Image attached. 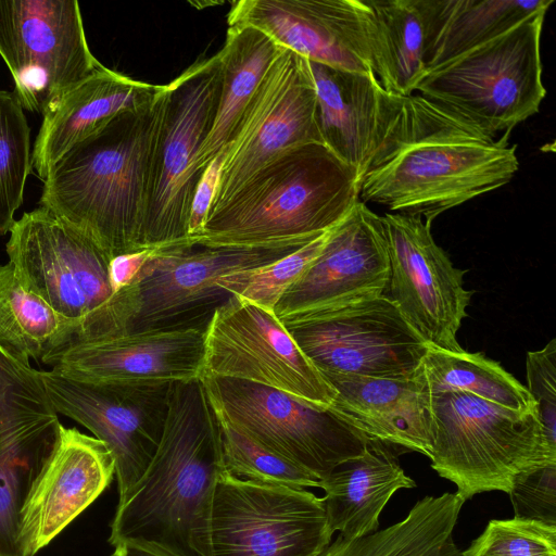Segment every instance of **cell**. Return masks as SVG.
Returning a JSON list of instances; mask_svg holds the SVG:
<instances>
[{
  "instance_id": "obj_1",
  "label": "cell",
  "mask_w": 556,
  "mask_h": 556,
  "mask_svg": "<svg viewBox=\"0 0 556 556\" xmlns=\"http://www.w3.org/2000/svg\"><path fill=\"white\" fill-rule=\"evenodd\" d=\"M508 136L495 139L417 93L404 97L359 176V200L431 225L440 214L514 178L519 161Z\"/></svg>"
},
{
  "instance_id": "obj_2",
  "label": "cell",
  "mask_w": 556,
  "mask_h": 556,
  "mask_svg": "<svg viewBox=\"0 0 556 556\" xmlns=\"http://www.w3.org/2000/svg\"><path fill=\"white\" fill-rule=\"evenodd\" d=\"M224 470L219 421L200 378L173 382L160 444L117 505L109 542L160 556H214L212 508Z\"/></svg>"
},
{
  "instance_id": "obj_3",
  "label": "cell",
  "mask_w": 556,
  "mask_h": 556,
  "mask_svg": "<svg viewBox=\"0 0 556 556\" xmlns=\"http://www.w3.org/2000/svg\"><path fill=\"white\" fill-rule=\"evenodd\" d=\"M167 98L124 111L73 144L43 180L39 206L91 238L111 258L144 250L151 174Z\"/></svg>"
},
{
  "instance_id": "obj_4",
  "label": "cell",
  "mask_w": 556,
  "mask_h": 556,
  "mask_svg": "<svg viewBox=\"0 0 556 556\" xmlns=\"http://www.w3.org/2000/svg\"><path fill=\"white\" fill-rule=\"evenodd\" d=\"M359 201L357 172L326 144L292 148L265 164L228 201L208 213L202 247L306 244L336 227Z\"/></svg>"
},
{
  "instance_id": "obj_5",
  "label": "cell",
  "mask_w": 556,
  "mask_h": 556,
  "mask_svg": "<svg viewBox=\"0 0 556 556\" xmlns=\"http://www.w3.org/2000/svg\"><path fill=\"white\" fill-rule=\"evenodd\" d=\"M431 467L465 501L509 493L522 473L556 463L536 406L514 410L465 392L431 394Z\"/></svg>"
},
{
  "instance_id": "obj_6",
  "label": "cell",
  "mask_w": 556,
  "mask_h": 556,
  "mask_svg": "<svg viewBox=\"0 0 556 556\" xmlns=\"http://www.w3.org/2000/svg\"><path fill=\"white\" fill-rule=\"evenodd\" d=\"M547 10L504 34L429 68L415 92L490 136L510 130L539 112L546 96L541 36Z\"/></svg>"
},
{
  "instance_id": "obj_7",
  "label": "cell",
  "mask_w": 556,
  "mask_h": 556,
  "mask_svg": "<svg viewBox=\"0 0 556 556\" xmlns=\"http://www.w3.org/2000/svg\"><path fill=\"white\" fill-rule=\"evenodd\" d=\"M217 417L318 480L362 455L367 435L330 407L249 381L201 375Z\"/></svg>"
},
{
  "instance_id": "obj_8",
  "label": "cell",
  "mask_w": 556,
  "mask_h": 556,
  "mask_svg": "<svg viewBox=\"0 0 556 556\" xmlns=\"http://www.w3.org/2000/svg\"><path fill=\"white\" fill-rule=\"evenodd\" d=\"M166 87L142 236L144 250L188 240L200 180L194 160L212 127L220 92L218 54L198 60Z\"/></svg>"
},
{
  "instance_id": "obj_9",
  "label": "cell",
  "mask_w": 556,
  "mask_h": 556,
  "mask_svg": "<svg viewBox=\"0 0 556 556\" xmlns=\"http://www.w3.org/2000/svg\"><path fill=\"white\" fill-rule=\"evenodd\" d=\"M5 248L21 285L73 326L101 314L114 296L112 258L45 207L15 220Z\"/></svg>"
},
{
  "instance_id": "obj_10",
  "label": "cell",
  "mask_w": 556,
  "mask_h": 556,
  "mask_svg": "<svg viewBox=\"0 0 556 556\" xmlns=\"http://www.w3.org/2000/svg\"><path fill=\"white\" fill-rule=\"evenodd\" d=\"M203 374L269 387L323 407L336 396L274 311L232 294L207 320Z\"/></svg>"
},
{
  "instance_id": "obj_11",
  "label": "cell",
  "mask_w": 556,
  "mask_h": 556,
  "mask_svg": "<svg viewBox=\"0 0 556 556\" xmlns=\"http://www.w3.org/2000/svg\"><path fill=\"white\" fill-rule=\"evenodd\" d=\"M214 556H316L330 542L323 497L224 470L211 518Z\"/></svg>"
},
{
  "instance_id": "obj_12",
  "label": "cell",
  "mask_w": 556,
  "mask_h": 556,
  "mask_svg": "<svg viewBox=\"0 0 556 556\" xmlns=\"http://www.w3.org/2000/svg\"><path fill=\"white\" fill-rule=\"evenodd\" d=\"M0 55L23 109L38 114L101 65L76 0H0Z\"/></svg>"
},
{
  "instance_id": "obj_13",
  "label": "cell",
  "mask_w": 556,
  "mask_h": 556,
  "mask_svg": "<svg viewBox=\"0 0 556 556\" xmlns=\"http://www.w3.org/2000/svg\"><path fill=\"white\" fill-rule=\"evenodd\" d=\"M312 142L324 140L309 64L281 47L219 156L218 180L208 213L228 201L273 159Z\"/></svg>"
},
{
  "instance_id": "obj_14",
  "label": "cell",
  "mask_w": 556,
  "mask_h": 556,
  "mask_svg": "<svg viewBox=\"0 0 556 556\" xmlns=\"http://www.w3.org/2000/svg\"><path fill=\"white\" fill-rule=\"evenodd\" d=\"M286 327L325 378H413L427 351V344L386 294Z\"/></svg>"
},
{
  "instance_id": "obj_15",
  "label": "cell",
  "mask_w": 556,
  "mask_h": 556,
  "mask_svg": "<svg viewBox=\"0 0 556 556\" xmlns=\"http://www.w3.org/2000/svg\"><path fill=\"white\" fill-rule=\"evenodd\" d=\"M304 244L202 247L188 240L155 248L135 280L115 292L125 332L177 325L190 309L228 298L217 280L278 261Z\"/></svg>"
},
{
  "instance_id": "obj_16",
  "label": "cell",
  "mask_w": 556,
  "mask_h": 556,
  "mask_svg": "<svg viewBox=\"0 0 556 556\" xmlns=\"http://www.w3.org/2000/svg\"><path fill=\"white\" fill-rule=\"evenodd\" d=\"M58 414L90 430L115 460L118 503L127 500L160 444L172 383L88 382L39 370Z\"/></svg>"
},
{
  "instance_id": "obj_17",
  "label": "cell",
  "mask_w": 556,
  "mask_h": 556,
  "mask_svg": "<svg viewBox=\"0 0 556 556\" xmlns=\"http://www.w3.org/2000/svg\"><path fill=\"white\" fill-rule=\"evenodd\" d=\"M380 216L390 261L386 295L427 345L462 351L456 336L472 295L464 288L467 270L454 267L421 217Z\"/></svg>"
},
{
  "instance_id": "obj_18",
  "label": "cell",
  "mask_w": 556,
  "mask_h": 556,
  "mask_svg": "<svg viewBox=\"0 0 556 556\" xmlns=\"http://www.w3.org/2000/svg\"><path fill=\"white\" fill-rule=\"evenodd\" d=\"M61 425L39 370L0 349V556H22L21 514Z\"/></svg>"
},
{
  "instance_id": "obj_19",
  "label": "cell",
  "mask_w": 556,
  "mask_h": 556,
  "mask_svg": "<svg viewBox=\"0 0 556 556\" xmlns=\"http://www.w3.org/2000/svg\"><path fill=\"white\" fill-rule=\"evenodd\" d=\"M390 277L381 216L361 200L333 227L319 255L285 291L274 308L286 325L383 295Z\"/></svg>"
},
{
  "instance_id": "obj_20",
  "label": "cell",
  "mask_w": 556,
  "mask_h": 556,
  "mask_svg": "<svg viewBox=\"0 0 556 556\" xmlns=\"http://www.w3.org/2000/svg\"><path fill=\"white\" fill-rule=\"evenodd\" d=\"M227 23L257 28L311 62L375 75L366 0H240Z\"/></svg>"
},
{
  "instance_id": "obj_21",
  "label": "cell",
  "mask_w": 556,
  "mask_h": 556,
  "mask_svg": "<svg viewBox=\"0 0 556 556\" xmlns=\"http://www.w3.org/2000/svg\"><path fill=\"white\" fill-rule=\"evenodd\" d=\"M206 324L182 323L66 346L41 362L88 382L167 384L199 379Z\"/></svg>"
},
{
  "instance_id": "obj_22",
  "label": "cell",
  "mask_w": 556,
  "mask_h": 556,
  "mask_svg": "<svg viewBox=\"0 0 556 556\" xmlns=\"http://www.w3.org/2000/svg\"><path fill=\"white\" fill-rule=\"evenodd\" d=\"M114 457L104 442L61 425L58 445L21 514L22 556H35L110 485Z\"/></svg>"
},
{
  "instance_id": "obj_23",
  "label": "cell",
  "mask_w": 556,
  "mask_h": 556,
  "mask_svg": "<svg viewBox=\"0 0 556 556\" xmlns=\"http://www.w3.org/2000/svg\"><path fill=\"white\" fill-rule=\"evenodd\" d=\"M308 64L324 143L357 172L359 180L404 97L386 90L372 74Z\"/></svg>"
},
{
  "instance_id": "obj_24",
  "label": "cell",
  "mask_w": 556,
  "mask_h": 556,
  "mask_svg": "<svg viewBox=\"0 0 556 556\" xmlns=\"http://www.w3.org/2000/svg\"><path fill=\"white\" fill-rule=\"evenodd\" d=\"M336 390L329 406L368 439L430 457L431 394L419 374L413 378L329 376Z\"/></svg>"
},
{
  "instance_id": "obj_25",
  "label": "cell",
  "mask_w": 556,
  "mask_h": 556,
  "mask_svg": "<svg viewBox=\"0 0 556 556\" xmlns=\"http://www.w3.org/2000/svg\"><path fill=\"white\" fill-rule=\"evenodd\" d=\"M164 85L135 80L102 64L50 103L31 153V166L42 180L76 142L117 114L153 102Z\"/></svg>"
},
{
  "instance_id": "obj_26",
  "label": "cell",
  "mask_w": 556,
  "mask_h": 556,
  "mask_svg": "<svg viewBox=\"0 0 556 556\" xmlns=\"http://www.w3.org/2000/svg\"><path fill=\"white\" fill-rule=\"evenodd\" d=\"M327 522L332 533L356 539L379 530V517L393 494L416 482L383 444L370 440L365 452L339 464L318 481Z\"/></svg>"
},
{
  "instance_id": "obj_27",
  "label": "cell",
  "mask_w": 556,
  "mask_h": 556,
  "mask_svg": "<svg viewBox=\"0 0 556 556\" xmlns=\"http://www.w3.org/2000/svg\"><path fill=\"white\" fill-rule=\"evenodd\" d=\"M280 50L281 47L257 28L228 26L225 43L217 52L220 67L218 104L193 165L200 178L230 142L245 108Z\"/></svg>"
},
{
  "instance_id": "obj_28",
  "label": "cell",
  "mask_w": 556,
  "mask_h": 556,
  "mask_svg": "<svg viewBox=\"0 0 556 556\" xmlns=\"http://www.w3.org/2000/svg\"><path fill=\"white\" fill-rule=\"evenodd\" d=\"M371 21L372 72L397 96L415 93L426 72L434 0H366Z\"/></svg>"
},
{
  "instance_id": "obj_29",
  "label": "cell",
  "mask_w": 556,
  "mask_h": 556,
  "mask_svg": "<svg viewBox=\"0 0 556 556\" xmlns=\"http://www.w3.org/2000/svg\"><path fill=\"white\" fill-rule=\"evenodd\" d=\"M465 502L456 492L425 496L402 520L356 539L339 534L316 556H463L453 533Z\"/></svg>"
},
{
  "instance_id": "obj_30",
  "label": "cell",
  "mask_w": 556,
  "mask_h": 556,
  "mask_svg": "<svg viewBox=\"0 0 556 556\" xmlns=\"http://www.w3.org/2000/svg\"><path fill=\"white\" fill-rule=\"evenodd\" d=\"M554 0H434L426 71L515 27Z\"/></svg>"
},
{
  "instance_id": "obj_31",
  "label": "cell",
  "mask_w": 556,
  "mask_h": 556,
  "mask_svg": "<svg viewBox=\"0 0 556 556\" xmlns=\"http://www.w3.org/2000/svg\"><path fill=\"white\" fill-rule=\"evenodd\" d=\"M73 323L58 314L17 279L13 266L0 265V349L30 365L59 351Z\"/></svg>"
},
{
  "instance_id": "obj_32",
  "label": "cell",
  "mask_w": 556,
  "mask_h": 556,
  "mask_svg": "<svg viewBox=\"0 0 556 556\" xmlns=\"http://www.w3.org/2000/svg\"><path fill=\"white\" fill-rule=\"evenodd\" d=\"M420 374L430 394L457 391L514 410L535 407L526 387L481 353L427 345Z\"/></svg>"
},
{
  "instance_id": "obj_33",
  "label": "cell",
  "mask_w": 556,
  "mask_h": 556,
  "mask_svg": "<svg viewBox=\"0 0 556 556\" xmlns=\"http://www.w3.org/2000/svg\"><path fill=\"white\" fill-rule=\"evenodd\" d=\"M31 167L30 129L14 92L0 90V236L10 232Z\"/></svg>"
},
{
  "instance_id": "obj_34",
  "label": "cell",
  "mask_w": 556,
  "mask_h": 556,
  "mask_svg": "<svg viewBox=\"0 0 556 556\" xmlns=\"http://www.w3.org/2000/svg\"><path fill=\"white\" fill-rule=\"evenodd\" d=\"M218 421L227 472L258 483L296 489L318 488L319 480L303 468L263 447L230 424L219 418Z\"/></svg>"
},
{
  "instance_id": "obj_35",
  "label": "cell",
  "mask_w": 556,
  "mask_h": 556,
  "mask_svg": "<svg viewBox=\"0 0 556 556\" xmlns=\"http://www.w3.org/2000/svg\"><path fill=\"white\" fill-rule=\"evenodd\" d=\"M330 230L270 264L223 276L217 286L228 294L274 311L285 291L319 255Z\"/></svg>"
},
{
  "instance_id": "obj_36",
  "label": "cell",
  "mask_w": 556,
  "mask_h": 556,
  "mask_svg": "<svg viewBox=\"0 0 556 556\" xmlns=\"http://www.w3.org/2000/svg\"><path fill=\"white\" fill-rule=\"evenodd\" d=\"M463 556H556V526L518 517L492 519Z\"/></svg>"
},
{
  "instance_id": "obj_37",
  "label": "cell",
  "mask_w": 556,
  "mask_h": 556,
  "mask_svg": "<svg viewBox=\"0 0 556 556\" xmlns=\"http://www.w3.org/2000/svg\"><path fill=\"white\" fill-rule=\"evenodd\" d=\"M508 495L514 517L556 526V463L520 475Z\"/></svg>"
},
{
  "instance_id": "obj_38",
  "label": "cell",
  "mask_w": 556,
  "mask_h": 556,
  "mask_svg": "<svg viewBox=\"0 0 556 556\" xmlns=\"http://www.w3.org/2000/svg\"><path fill=\"white\" fill-rule=\"evenodd\" d=\"M527 387L546 437L556 446V340L527 354Z\"/></svg>"
},
{
  "instance_id": "obj_39",
  "label": "cell",
  "mask_w": 556,
  "mask_h": 556,
  "mask_svg": "<svg viewBox=\"0 0 556 556\" xmlns=\"http://www.w3.org/2000/svg\"><path fill=\"white\" fill-rule=\"evenodd\" d=\"M219 167L220 157H217L201 175L191 205L188 238L199 235L203 228L216 191Z\"/></svg>"
},
{
  "instance_id": "obj_40",
  "label": "cell",
  "mask_w": 556,
  "mask_h": 556,
  "mask_svg": "<svg viewBox=\"0 0 556 556\" xmlns=\"http://www.w3.org/2000/svg\"><path fill=\"white\" fill-rule=\"evenodd\" d=\"M152 250H141L112 258L110 277L114 292L129 286L135 280L144 263L149 260Z\"/></svg>"
},
{
  "instance_id": "obj_41",
  "label": "cell",
  "mask_w": 556,
  "mask_h": 556,
  "mask_svg": "<svg viewBox=\"0 0 556 556\" xmlns=\"http://www.w3.org/2000/svg\"><path fill=\"white\" fill-rule=\"evenodd\" d=\"M114 547L115 549L112 556H160L148 549L130 544H118Z\"/></svg>"
}]
</instances>
